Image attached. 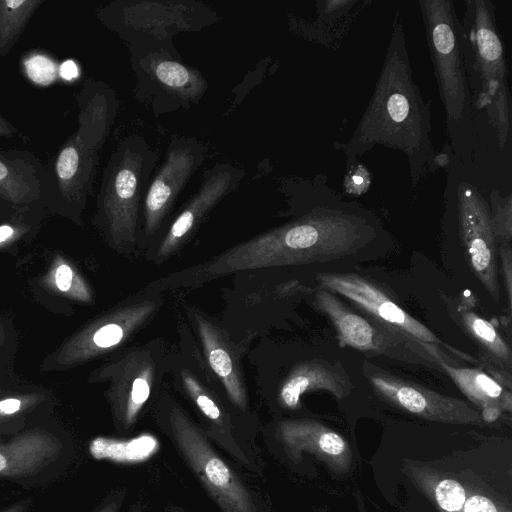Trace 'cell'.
I'll return each mask as SVG.
<instances>
[{"instance_id": "1", "label": "cell", "mask_w": 512, "mask_h": 512, "mask_svg": "<svg viewBox=\"0 0 512 512\" xmlns=\"http://www.w3.org/2000/svg\"><path fill=\"white\" fill-rule=\"evenodd\" d=\"M376 230L358 215L315 208L283 226L237 244L166 277L169 288L190 287L238 271L340 259L371 242Z\"/></svg>"}, {"instance_id": "2", "label": "cell", "mask_w": 512, "mask_h": 512, "mask_svg": "<svg viewBox=\"0 0 512 512\" xmlns=\"http://www.w3.org/2000/svg\"><path fill=\"white\" fill-rule=\"evenodd\" d=\"M430 131L429 105L412 79L402 25L397 24L374 94L343 149L348 160L376 145L400 150L415 184L432 163Z\"/></svg>"}, {"instance_id": "3", "label": "cell", "mask_w": 512, "mask_h": 512, "mask_svg": "<svg viewBox=\"0 0 512 512\" xmlns=\"http://www.w3.org/2000/svg\"><path fill=\"white\" fill-rule=\"evenodd\" d=\"M461 26L472 101L478 109L486 110L503 147L510 129L507 66L491 1H466Z\"/></svg>"}, {"instance_id": "4", "label": "cell", "mask_w": 512, "mask_h": 512, "mask_svg": "<svg viewBox=\"0 0 512 512\" xmlns=\"http://www.w3.org/2000/svg\"><path fill=\"white\" fill-rule=\"evenodd\" d=\"M158 160L147 140L126 137L113 154L101 197V215L111 246L133 252L140 232V212Z\"/></svg>"}, {"instance_id": "5", "label": "cell", "mask_w": 512, "mask_h": 512, "mask_svg": "<svg viewBox=\"0 0 512 512\" xmlns=\"http://www.w3.org/2000/svg\"><path fill=\"white\" fill-rule=\"evenodd\" d=\"M439 96L452 137L472 120L462 26L451 0L419 1Z\"/></svg>"}, {"instance_id": "6", "label": "cell", "mask_w": 512, "mask_h": 512, "mask_svg": "<svg viewBox=\"0 0 512 512\" xmlns=\"http://www.w3.org/2000/svg\"><path fill=\"white\" fill-rule=\"evenodd\" d=\"M316 308L331 321L340 346L442 371L440 361L457 362L440 347L414 340L392 327L354 313L334 293L320 288L314 295Z\"/></svg>"}, {"instance_id": "7", "label": "cell", "mask_w": 512, "mask_h": 512, "mask_svg": "<svg viewBox=\"0 0 512 512\" xmlns=\"http://www.w3.org/2000/svg\"><path fill=\"white\" fill-rule=\"evenodd\" d=\"M130 301L94 319L69 337L44 362L47 370H66L99 357L123 345L159 309L156 293Z\"/></svg>"}, {"instance_id": "8", "label": "cell", "mask_w": 512, "mask_h": 512, "mask_svg": "<svg viewBox=\"0 0 512 512\" xmlns=\"http://www.w3.org/2000/svg\"><path fill=\"white\" fill-rule=\"evenodd\" d=\"M164 367L160 348L135 347L95 370L90 380L108 383L106 396L116 422L124 428L134 425L149 400Z\"/></svg>"}, {"instance_id": "9", "label": "cell", "mask_w": 512, "mask_h": 512, "mask_svg": "<svg viewBox=\"0 0 512 512\" xmlns=\"http://www.w3.org/2000/svg\"><path fill=\"white\" fill-rule=\"evenodd\" d=\"M168 417L181 453L222 511L256 512L250 493L181 407L172 405Z\"/></svg>"}, {"instance_id": "10", "label": "cell", "mask_w": 512, "mask_h": 512, "mask_svg": "<svg viewBox=\"0 0 512 512\" xmlns=\"http://www.w3.org/2000/svg\"><path fill=\"white\" fill-rule=\"evenodd\" d=\"M132 66L141 94L148 91L154 102L156 96H167L169 110L196 104L207 90V81L196 69L180 61L170 41L143 40L133 42Z\"/></svg>"}, {"instance_id": "11", "label": "cell", "mask_w": 512, "mask_h": 512, "mask_svg": "<svg viewBox=\"0 0 512 512\" xmlns=\"http://www.w3.org/2000/svg\"><path fill=\"white\" fill-rule=\"evenodd\" d=\"M204 158L205 148L195 137H177L170 142L165 160L152 175L144 197L139 232L143 239L148 240L160 231Z\"/></svg>"}, {"instance_id": "12", "label": "cell", "mask_w": 512, "mask_h": 512, "mask_svg": "<svg viewBox=\"0 0 512 512\" xmlns=\"http://www.w3.org/2000/svg\"><path fill=\"white\" fill-rule=\"evenodd\" d=\"M363 371L381 398L417 417L449 424H484L480 412L464 400L437 393L371 363L365 362Z\"/></svg>"}, {"instance_id": "13", "label": "cell", "mask_w": 512, "mask_h": 512, "mask_svg": "<svg viewBox=\"0 0 512 512\" xmlns=\"http://www.w3.org/2000/svg\"><path fill=\"white\" fill-rule=\"evenodd\" d=\"M455 198L460 239L474 275L494 301L500 300L497 241L490 208L475 186L459 180Z\"/></svg>"}, {"instance_id": "14", "label": "cell", "mask_w": 512, "mask_h": 512, "mask_svg": "<svg viewBox=\"0 0 512 512\" xmlns=\"http://www.w3.org/2000/svg\"><path fill=\"white\" fill-rule=\"evenodd\" d=\"M316 280L320 288L344 296L378 322L419 342L459 353L367 278L355 273L320 272L316 273Z\"/></svg>"}, {"instance_id": "15", "label": "cell", "mask_w": 512, "mask_h": 512, "mask_svg": "<svg viewBox=\"0 0 512 512\" xmlns=\"http://www.w3.org/2000/svg\"><path fill=\"white\" fill-rule=\"evenodd\" d=\"M123 13L128 37L134 34L129 42L170 41L176 33L197 31L217 19L214 11L196 1H128Z\"/></svg>"}, {"instance_id": "16", "label": "cell", "mask_w": 512, "mask_h": 512, "mask_svg": "<svg viewBox=\"0 0 512 512\" xmlns=\"http://www.w3.org/2000/svg\"><path fill=\"white\" fill-rule=\"evenodd\" d=\"M244 178V171L227 163L216 164L207 170L193 196L173 219L158 243L152 260L165 261L191 236L209 212L233 192Z\"/></svg>"}, {"instance_id": "17", "label": "cell", "mask_w": 512, "mask_h": 512, "mask_svg": "<svg viewBox=\"0 0 512 512\" xmlns=\"http://www.w3.org/2000/svg\"><path fill=\"white\" fill-rule=\"evenodd\" d=\"M277 433L294 459L307 452L335 473L343 474L351 468L352 452L347 441L320 422L310 419L284 420L279 422Z\"/></svg>"}, {"instance_id": "18", "label": "cell", "mask_w": 512, "mask_h": 512, "mask_svg": "<svg viewBox=\"0 0 512 512\" xmlns=\"http://www.w3.org/2000/svg\"><path fill=\"white\" fill-rule=\"evenodd\" d=\"M190 315L206 365L222 385L229 400L244 411L247 407V392L236 347L228 335L202 313L191 310Z\"/></svg>"}, {"instance_id": "19", "label": "cell", "mask_w": 512, "mask_h": 512, "mask_svg": "<svg viewBox=\"0 0 512 512\" xmlns=\"http://www.w3.org/2000/svg\"><path fill=\"white\" fill-rule=\"evenodd\" d=\"M352 382L340 362L322 359L302 361L293 366L278 392L280 404L286 409H298L301 397L307 392L325 390L338 399L347 397Z\"/></svg>"}, {"instance_id": "20", "label": "cell", "mask_w": 512, "mask_h": 512, "mask_svg": "<svg viewBox=\"0 0 512 512\" xmlns=\"http://www.w3.org/2000/svg\"><path fill=\"white\" fill-rule=\"evenodd\" d=\"M62 443L52 433L35 428L0 442V476L26 477L54 462Z\"/></svg>"}, {"instance_id": "21", "label": "cell", "mask_w": 512, "mask_h": 512, "mask_svg": "<svg viewBox=\"0 0 512 512\" xmlns=\"http://www.w3.org/2000/svg\"><path fill=\"white\" fill-rule=\"evenodd\" d=\"M440 367L458 386L462 393L480 409L499 406L503 411L511 412L512 398L510 390L502 386L488 373L478 368L450 365L444 360Z\"/></svg>"}, {"instance_id": "22", "label": "cell", "mask_w": 512, "mask_h": 512, "mask_svg": "<svg viewBox=\"0 0 512 512\" xmlns=\"http://www.w3.org/2000/svg\"><path fill=\"white\" fill-rule=\"evenodd\" d=\"M208 366L204 368L203 377L190 365L180 362L176 367V375L183 390L197 406L204 417L218 429L229 431L230 419L218 395L209 384Z\"/></svg>"}, {"instance_id": "23", "label": "cell", "mask_w": 512, "mask_h": 512, "mask_svg": "<svg viewBox=\"0 0 512 512\" xmlns=\"http://www.w3.org/2000/svg\"><path fill=\"white\" fill-rule=\"evenodd\" d=\"M460 323L479 345L483 362L511 373L512 353L495 326L468 308L459 309Z\"/></svg>"}, {"instance_id": "24", "label": "cell", "mask_w": 512, "mask_h": 512, "mask_svg": "<svg viewBox=\"0 0 512 512\" xmlns=\"http://www.w3.org/2000/svg\"><path fill=\"white\" fill-rule=\"evenodd\" d=\"M158 441L150 434L130 440L97 437L89 445L95 459H108L117 463H138L147 460L158 450Z\"/></svg>"}, {"instance_id": "25", "label": "cell", "mask_w": 512, "mask_h": 512, "mask_svg": "<svg viewBox=\"0 0 512 512\" xmlns=\"http://www.w3.org/2000/svg\"><path fill=\"white\" fill-rule=\"evenodd\" d=\"M41 283L50 291L70 300L86 304L93 301V292L89 284L73 264L61 254L54 255Z\"/></svg>"}, {"instance_id": "26", "label": "cell", "mask_w": 512, "mask_h": 512, "mask_svg": "<svg viewBox=\"0 0 512 512\" xmlns=\"http://www.w3.org/2000/svg\"><path fill=\"white\" fill-rule=\"evenodd\" d=\"M44 401L45 395L38 393L0 396V435L17 432L26 416Z\"/></svg>"}, {"instance_id": "27", "label": "cell", "mask_w": 512, "mask_h": 512, "mask_svg": "<svg viewBox=\"0 0 512 512\" xmlns=\"http://www.w3.org/2000/svg\"><path fill=\"white\" fill-rule=\"evenodd\" d=\"M425 489L443 512H461L467 497L465 488L451 478H443L433 488Z\"/></svg>"}, {"instance_id": "28", "label": "cell", "mask_w": 512, "mask_h": 512, "mask_svg": "<svg viewBox=\"0 0 512 512\" xmlns=\"http://www.w3.org/2000/svg\"><path fill=\"white\" fill-rule=\"evenodd\" d=\"M490 220L496 241L510 244L512 240L511 197L502 198L498 193L491 195Z\"/></svg>"}, {"instance_id": "29", "label": "cell", "mask_w": 512, "mask_h": 512, "mask_svg": "<svg viewBox=\"0 0 512 512\" xmlns=\"http://www.w3.org/2000/svg\"><path fill=\"white\" fill-rule=\"evenodd\" d=\"M25 68L29 78L42 85L50 84L56 75L55 64L47 57L35 55L25 61Z\"/></svg>"}, {"instance_id": "30", "label": "cell", "mask_w": 512, "mask_h": 512, "mask_svg": "<svg viewBox=\"0 0 512 512\" xmlns=\"http://www.w3.org/2000/svg\"><path fill=\"white\" fill-rule=\"evenodd\" d=\"M79 153L73 146L64 148L57 160V173L62 180H70L76 174L79 167Z\"/></svg>"}, {"instance_id": "31", "label": "cell", "mask_w": 512, "mask_h": 512, "mask_svg": "<svg viewBox=\"0 0 512 512\" xmlns=\"http://www.w3.org/2000/svg\"><path fill=\"white\" fill-rule=\"evenodd\" d=\"M502 266L503 279L508 303V310L512 306V250L510 244H499L498 253Z\"/></svg>"}, {"instance_id": "32", "label": "cell", "mask_w": 512, "mask_h": 512, "mask_svg": "<svg viewBox=\"0 0 512 512\" xmlns=\"http://www.w3.org/2000/svg\"><path fill=\"white\" fill-rule=\"evenodd\" d=\"M461 512H510L505 507L495 503L491 498L482 494L466 497Z\"/></svg>"}, {"instance_id": "33", "label": "cell", "mask_w": 512, "mask_h": 512, "mask_svg": "<svg viewBox=\"0 0 512 512\" xmlns=\"http://www.w3.org/2000/svg\"><path fill=\"white\" fill-rule=\"evenodd\" d=\"M502 409L499 406H488L481 409L480 415L483 422H494L502 413Z\"/></svg>"}, {"instance_id": "34", "label": "cell", "mask_w": 512, "mask_h": 512, "mask_svg": "<svg viewBox=\"0 0 512 512\" xmlns=\"http://www.w3.org/2000/svg\"><path fill=\"white\" fill-rule=\"evenodd\" d=\"M60 74L64 79L71 80L78 75V68L73 61L67 60L61 65Z\"/></svg>"}, {"instance_id": "35", "label": "cell", "mask_w": 512, "mask_h": 512, "mask_svg": "<svg viewBox=\"0 0 512 512\" xmlns=\"http://www.w3.org/2000/svg\"><path fill=\"white\" fill-rule=\"evenodd\" d=\"M16 231L10 225L0 226V246L9 243L15 236Z\"/></svg>"}, {"instance_id": "36", "label": "cell", "mask_w": 512, "mask_h": 512, "mask_svg": "<svg viewBox=\"0 0 512 512\" xmlns=\"http://www.w3.org/2000/svg\"><path fill=\"white\" fill-rule=\"evenodd\" d=\"M27 506H28L27 502L23 501L20 503H16V504L4 509L1 512H26Z\"/></svg>"}, {"instance_id": "37", "label": "cell", "mask_w": 512, "mask_h": 512, "mask_svg": "<svg viewBox=\"0 0 512 512\" xmlns=\"http://www.w3.org/2000/svg\"><path fill=\"white\" fill-rule=\"evenodd\" d=\"M99 512H117V506L115 503H111L103 507Z\"/></svg>"}, {"instance_id": "38", "label": "cell", "mask_w": 512, "mask_h": 512, "mask_svg": "<svg viewBox=\"0 0 512 512\" xmlns=\"http://www.w3.org/2000/svg\"><path fill=\"white\" fill-rule=\"evenodd\" d=\"M8 175V168L0 162V180L4 179Z\"/></svg>"}, {"instance_id": "39", "label": "cell", "mask_w": 512, "mask_h": 512, "mask_svg": "<svg viewBox=\"0 0 512 512\" xmlns=\"http://www.w3.org/2000/svg\"><path fill=\"white\" fill-rule=\"evenodd\" d=\"M175 512H178V511H175Z\"/></svg>"}]
</instances>
